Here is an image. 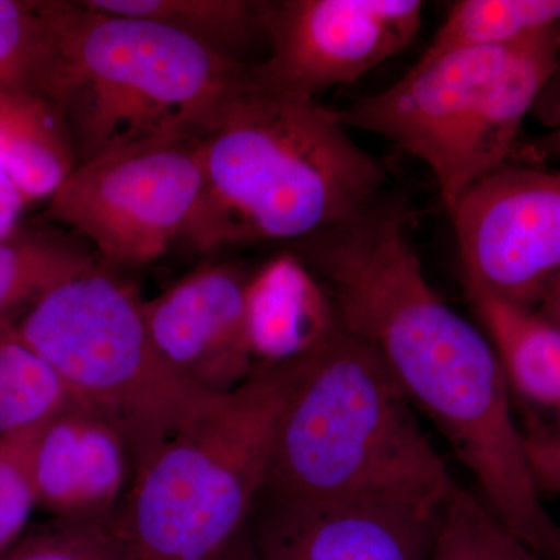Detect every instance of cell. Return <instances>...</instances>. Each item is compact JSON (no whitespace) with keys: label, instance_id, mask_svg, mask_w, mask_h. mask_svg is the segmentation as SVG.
I'll list each match as a JSON object with an SVG mask.
<instances>
[{"label":"cell","instance_id":"obj_29","mask_svg":"<svg viewBox=\"0 0 560 560\" xmlns=\"http://www.w3.org/2000/svg\"><path fill=\"white\" fill-rule=\"evenodd\" d=\"M210 560H256L254 559L253 547H250L248 529L245 528L226 550L221 551L219 556Z\"/></svg>","mask_w":560,"mask_h":560},{"label":"cell","instance_id":"obj_13","mask_svg":"<svg viewBox=\"0 0 560 560\" xmlns=\"http://www.w3.org/2000/svg\"><path fill=\"white\" fill-rule=\"evenodd\" d=\"M31 469L38 506L57 517L117 510L132 477L130 456L117 431L80 405L39 431Z\"/></svg>","mask_w":560,"mask_h":560},{"label":"cell","instance_id":"obj_6","mask_svg":"<svg viewBox=\"0 0 560 560\" xmlns=\"http://www.w3.org/2000/svg\"><path fill=\"white\" fill-rule=\"evenodd\" d=\"M560 24L499 47L420 57L388 90L340 110L423 162L451 213L471 186L511 164L523 121L558 68Z\"/></svg>","mask_w":560,"mask_h":560},{"label":"cell","instance_id":"obj_26","mask_svg":"<svg viewBox=\"0 0 560 560\" xmlns=\"http://www.w3.org/2000/svg\"><path fill=\"white\" fill-rule=\"evenodd\" d=\"M27 198L7 173L0 171V241L22 226V215L28 208Z\"/></svg>","mask_w":560,"mask_h":560},{"label":"cell","instance_id":"obj_24","mask_svg":"<svg viewBox=\"0 0 560 560\" xmlns=\"http://www.w3.org/2000/svg\"><path fill=\"white\" fill-rule=\"evenodd\" d=\"M40 430L0 442V559L21 540L38 506L31 459Z\"/></svg>","mask_w":560,"mask_h":560},{"label":"cell","instance_id":"obj_19","mask_svg":"<svg viewBox=\"0 0 560 560\" xmlns=\"http://www.w3.org/2000/svg\"><path fill=\"white\" fill-rule=\"evenodd\" d=\"M69 0H0V90L50 97Z\"/></svg>","mask_w":560,"mask_h":560},{"label":"cell","instance_id":"obj_23","mask_svg":"<svg viewBox=\"0 0 560 560\" xmlns=\"http://www.w3.org/2000/svg\"><path fill=\"white\" fill-rule=\"evenodd\" d=\"M0 560H127L119 508L103 514L57 517L18 541Z\"/></svg>","mask_w":560,"mask_h":560},{"label":"cell","instance_id":"obj_11","mask_svg":"<svg viewBox=\"0 0 560 560\" xmlns=\"http://www.w3.org/2000/svg\"><path fill=\"white\" fill-rule=\"evenodd\" d=\"M250 275L235 264L201 265L143 302L162 360L202 393H230L257 371L248 330Z\"/></svg>","mask_w":560,"mask_h":560},{"label":"cell","instance_id":"obj_1","mask_svg":"<svg viewBox=\"0 0 560 560\" xmlns=\"http://www.w3.org/2000/svg\"><path fill=\"white\" fill-rule=\"evenodd\" d=\"M411 220L407 202L385 197L294 250L329 291L342 329L378 353L492 511L541 558L560 560V526L534 485L495 348L430 285Z\"/></svg>","mask_w":560,"mask_h":560},{"label":"cell","instance_id":"obj_27","mask_svg":"<svg viewBox=\"0 0 560 560\" xmlns=\"http://www.w3.org/2000/svg\"><path fill=\"white\" fill-rule=\"evenodd\" d=\"M550 160H560V125L537 138L521 139L512 162L539 165Z\"/></svg>","mask_w":560,"mask_h":560},{"label":"cell","instance_id":"obj_8","mask_svg":"<svg viewBox=\"0 0 560 560\" xmlns=\"http://www.w3.org/2000/svg\"><path fill=\"white\" fill-rule=\"evenodd\" d=\"M201 186L195 140L151 143L77 165L43 217L90 242L108 264L140 267L179 242Z\"/></svg>","mask_w":560,"mask_h":560},{"label":"cell","instance_id":"obj_25","mask_svg":"<svg viewBox=\"0 0 560 560\" xmlns=\"http://www.w3.org/2000/svg\"><path fill=\"white\" fill-rule=\"evenodd\" d=\"M530 475L540 495L560 497V433L522 429Z\"/></svg>","mask_w":560,"mask_h":560},{"label":"cell","instance_id":"obj_21","mask_svg":"<svg viewBox=\"0 0 560 560\" xmlns=\"http://www.w3.org/2000/svg\"><path fill=\"white\" fill-rule=\"evenodd\" d=\"M560 24V0H458L423 57L499 47Z\"/></svg>","mask_w":560,"mask_h":560},{"label":"cell","instance_id":"obj_2","mask_svg":"<svg viewBox=\"0 0 560 560\" xmlns=\"http://www.w3.org/2000/svg\"><path fill=\"white\" fill-rule=\"evenodd\" d=\"M202 186L179 242L219 253L298 243L385 197L388 173L350 136L340 110L250 80L195 140Z\"/></svg>","mask_w":560,"mask_h":560},{"label":"cell","instance_id":"obj_12","mask_svg":"<svg viewBox=\"0 0 560 560\" xmlns=\"http://www.w3.org/2000/svg\"><path fill=\"white\" fill-rule=\"evenodd\" d=\"M440 512L260 493L246 529L256 560H429Z\"/></svg>","mask_w":560,"mask_h":560},{"label":"cell","instance_id":"obj_20","mask_svg":"<svg viewBox=\"0 0 560 560\" xmlns=\"http://www.w3.org/2000/svg\"><path fill=\"white\" fill-rule=\"evenodd\" d=\"M77 404L69 389L18 331L0 319V442L44 429Z\"/></svg>","mask_w":560,"mask_h":560},{"label":"cell","instance_id":"obj_9","mask_svg":"<svg viewBox=\"0 0 560 560\" xmlns=\"http://www.w3.org/2000/svg\"><path fill=\"white\" fill-rule=\"evenodd\" d=\"M463 282L536 311L560 276V172L503 165L452 210Z\"/></svg>","mask_w":560,"mask_h":560},{"label":"cell","instance_id":"obj_28","mask_svg":"<svg viewBox=\"0 0 560 560\" xmlns=\"http://www.w3.org/2000/svg\"><path fill=\"white\" fill-rule=\"evenodd\" d=\"M534 312L560 331V276L551 283L550 289L541 298L539 307Z\"/></svg>","mask_w":560,"mask_h":560},{"label":"cell","instance_id":"obj_10","mask_svg":"<svg viewBox=\"0 0 560 560\" xmlns=\"http://www.w3.org/2000/svg\"><path fill=\"white\" fill-rule=\"evenodd\" d=\"M419 0H279L267 2L270 57L254 81L291 97L353 83L396 57L422 25Z\"/></svg>","mask_w":560,"mask_h":560},{"label":"cell","instance_id":"obj_15","mask_svg":"<svg viewBox=\"0 0 560 560\" xmlns=\"http://www.w3.org/2000/svg\"><path fill=\"white\" fill-rule=\"evenodd\" d=\"M480 327L495 348L522 429L560 433V331L534 311L515 307L464 282Z\"/></svg>","mask_w":560,"mask_h":560},{"label":"cell","instance_id":"obj_16","mask_svg":"<svg viewBox=\"0 0 560 560\" xmlns=\"http://www.w3.org/2000/svg\"><path fill=\"white\" fill-rule=\"evenodd\" d=\"M77 167L60 106L38 92L0 90V171L28 205L49 201Z\"/></svg>","mask_w":560,"mask_h":560},{"label":"cell","instance_id":"obj_5","mask_svg":"<svg viewBox=\"0 0 560 560\" xmlns=\"http://www.w3.org/2000/svg\"><path fill=\"white\" fill-rule=\"evenodd\" d=\"M294 360L209 394L132 475L119 506L127 560H210L237 539L264 490Z\"/></svg>","mask_w":560,"mask_h":560},{"label":"cell","instance_id":"obj_3","mask_svg":"<svg viewBox=\"0 0 560 560\" xmlns=\"http://www.w3.org/2000/svg\"><path fill=\"white\" fill-rule=\"evenodd\" d=\"M455 485L368 342L338 326L294 359L261 493L438 512Z\"/></svg>","mask_w":560,"mask_h":560},{"label":"cell","instance_id":"obj_22","mask_svg":"<svg viewBox=\"0 0 560 560\" xmlns=\"http://www.w3.org/2000/svg\"><path fill=\"white\" fill-rule=\"evenodd\" d=\"M429 560H547L515 536L480 492L456 482L440 512Z\"/></svg>","mask_w":560,"mask_h":560},{"label":"cell","instance_id":"obj_4","mask_svg":"<svg viewBox=\"0 0 560 560\" xmlns=\"http://www.w3.org/2000/svg\"><path fill=\"white\" fill-rule=\"evenodd\" d=\"M183 33L70 2L50 101L77 165L151 143L197 140L253 75Z\"/></svg>","mask_w":560,"mask_h":560},{"label":"cell","instance_id":"obj_14","mask_svg":"<svg viewBox=\"0 0 560 560\" xmlns=\"http://www.w3.org/2000/svg\"><path fill=\"white\" fill-rule=\"evenodd\" d=\"M338 326L329 291L293 253L250 275L248 330L257 370L304 355Z\"/></svg>","mask_w":560,"mask_h":560},{"label":"cell","instance_id":"obj_18","mask_svg":"<svg viewBox=\"0 0 560 560\" xmlns=\"http://www.w3.org/2000/svg\"><path fill=\"white\" fill-rule=\"evenodd\" d=\"M92 9L149 20L183 33L210 50L242 61L265 33L267 2L259 0H84Z\"/></svg>","mask_w":560,"mask_h":560},{"label":"cell","instance_id":"obj_17","mask_svg":"<svg viewBox=\"0 0 560 560\" xmlns=\"http://www.w3.org/2000/svg\"><path fill=\"white\" fill-rule=\"evenodd\" d=\"M98 264L79 238L22 224L0 241V319L18 320L47 291Z\"/></svg>","mask_w":560,"mask_h":560},{"label":"cell","instance_id":"obj_7","mask_svg":"<svg viewBox=\"0 0 560 560\" xmlns=\"http://www.w3.org/2000/svg\"><path fill=\"white\" fill-rule=\"evenodd\" d=\"M16 327L73 400L117 431L132 475L209 396L162 360L143 302L101 264L47 291Z\"/></svg>","mask_w":560,"mask_h":560}]
</instances>
